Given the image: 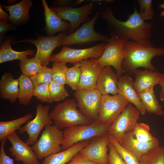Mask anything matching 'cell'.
Here are the masks:
<instances>
[{
	"mask_svg": "<svg viewBox=\"0 0 164 164\" xmlns=\"http://www.w3.org/2000/svg\"><path fill=\"white\" fill-rule=\"evenodd\" d=\"M140 7L139 14L145 21L151 20L153 17L154 14L152 0H137Z\"/></svg>",
	"mask_w": 164,
	"mask_h": 164,
	"instance_id": "obj_39",
	"label": "cell"
},
{
	"mask_svg": "<svg viewBox=\"0 0 164 164\" xmlns=\"http://www.w3.org/2000/svg\"><path fill=\"white\" fill-rule=\"evenodd\" d=\"M108 44V42H104L84 49H73L63 46L59 53L52 55L50 62L74 64L82 60L90 58L97 59L102 55Z\"/></svg>",
	"mask_w": 164,
	"mask_h": 164,
	"instance_id": "obj_7",
	"label": "cell"
},
{
	"mask_svg": "<svg viewBox=\"0 0 164 164\" xmlns=\"http://www.w3.org/2000/svg\"><path fill=\"white\" fill-rule=\"evenodd\" d=\"M163 147H164V146H163Z\"/></svg>",
	"mask_w": 164,
	"mask_h": 164,
	"instance_id": "obj_50",
	"label": "cell"
},
{
	"mask_svg": "<svg viewBox=\"0 0 164 164\" xmlns=\"http://www.w3.org/2000/svg\"><path fill=\"white\" fill-rule=\"evenodd\" d=\"M19 164V163H18V164Z\"/></svg>",
	"mask_w": 164,
	"mask_h": 164,
	"instance_id": "obj_49",
	"label": "cell"
},
{
	"mask_svg": "<svg viewBox=\"0 0 164 164\" xmlns=\"http://www.w3.org/2000/svg\"><path fill=\"white\" fill-rule=\"evenodd\" d=\"M52 70V68L44 67L40 72L30 77L34 87L42 84H50L53 81Z\"/></svg>",
	"mask_w": 164,
	"mask_h": 164,
	"instance_id": "obj_37",
	"label": "cell"
},
{
	"mask_svg": "<svg viewBox=\"0 0 164 164\" xmlns=\"http://www.w3.org/2000/svg\"><path fill=\"white\" fill-rule=\"evenodd\" d=\"M64 86L53 80L50 84L51 96L53 101L63 100L69 96L68 93Z\"/></svg>",
	"mask_w": 164,
	"mask_h": 164,
	"instance_id": "obj_36",
	"label": "cell"
},
{
	"mask_svg": "<svg viewBox=\"0 0 164 164\" xmlns=\"http://www.w3.org/2000/svg\"><path fill=\"white\" fill-rule=\"evenodd\" d=\"M81 73L80 62L67 68L66 73V84L73 90L76 91L78 90Z\"/></svg>",
	"mask_w": 164,
	"mask_h": 164,
	"instance_id": "obj_33",
	"label": "cell"
},
{
	"mask_svg": "<svg viewBox=\"0 0 164 164\" xmlns=\"http://www.w3.org/2000/svg\"><path fill=\"white\" fill-rule=\"evenodd\" d=\"M118 76L111 66L103 68L99 77L96 89L102 95L118 94Z\"/></svg>",
	"mask_w": 164,
	"mask_h": 164,
	"instance_id": "obj_21",
	"label": "cell"
},
{
	"mask_svg": "<svg viewBox=\"0 0 164 164\" xmlns=\"http://www.w3.org/2000/svg\"><path fill=\"white\" fill-rule=\"evenodd\" d=\"M100 13V11L97 12L89 21L83 23L81 26L74 32L68 34L62 40L58 47L91 44L98 41L108 43L109 38L96 32L94 29Z\"/></svg>",
	"mask_w": 164,
	"mask_h": 164,
	"instance_id": "obj_5",
	"label": "cell"
},
{
	"mask_svg": "<svg viewBox=\"0 0 164 164\" xmlns=\"http://www.w3.org/2000/svg\"><path fill=\"white\" fill-rule=\"evenodd\" d=\"M130 103L121 95H102L97 123L106 125L112 124Z\"/></svg>",
	"mask_w": 164,
	"mask_h": 164,
	"instance_id": "obj_10",
	"label": "cell"
},
{
	"mask_svg": "<svg viewBox=\"0 0 164 164\" xmlns=\"http://www.w3.org/2000/svg\"><path fill=\"white\" fill-rule=\"evenodd\" d=\"M134 74L135 79L133 86L138 93L150 90L153 88L155 85L159 84V72L147 69L137 70Z\"/></svg>",
	"mask_w": 164,
	"mask_h": 164,
	"instance_id": "obj_23",
	"label": "cell"
},
{
	"mask_svg": "<svg viewBox=\"0 0 164 164\" xmlns=\"http://www.w3.org/2000/svg\"><path fill=\"white\" fill-rule=\"evenodd\" d=\"M108 136L109 142L114 145L126 164H140L138 159L132 154L124 148L114 137L108 134Z\"/></svg>",
	"mask_w": 164,
	"mask_h": 164,
	"instance_id": "obj_34",
	"label": "cell"
},
{
	"mask_svg": "<svg viewBox=\"0 0 164 164\" xmlns=\"http://www.w3.org/2000/svg\"><path fill=\"white\" fill-rule=\"evenodd\" d=\"M138 94L146 111L158 115L164 114V112L156 98L153 88L138 93Z\"/></svg>",
	"mask_w": 164,
	"mask_h": 164,
	"instance_id": "obj_28",
	"label": "cell"
},
{
	"mask_svg": "<svg viewBox=\"0 0 164 164\" xmlns=\"http://www.w3.org/2000/svg\"><path fill=\"white\" fill-rule=\"evenodd\" d=\"M32 5V0H22L13 5L1 6L9 12L8 22L14 25H20L29 20V10Z\"/></svg>",
	"mask_w": 164,
	"mask_h": 164,
	"instance_id": "obj_22",
	"label": "cell"
},
{
	"mask_svg": "<svg viewBox=\"0 0 164 164\" xmlns=\"http://www.w3.org/2000/svg\"><path fill=\"white\" fill-rule=\"evenodd\" d=\"M78 107L85 116L96 121L98 117L102 95L97 89L78 90L74 94Z\"/></svg>",
	"mask_w": 164,
	"mask_h": 164,
	"instance_id": "obj_12",
	"label": "cell"
},
{
	"mask_svg": "<svg viewBox=\"0 0 164 164\" xmlns=\"http://www.w3.org/2000/svg\"><path fill=\"white\" fill-rule=\"evenodd\" d=\"M12 39L7 38L4 41L0 48V63L15 60H20L27 58L28 56L34 54L35 50H28L19 52L14 50L11 48V43Z\"/></svg>",
	"mask_w": 164,
	"mask_h": 164,
	"instance_id": "obj_26",
	"label": "cell"
},
{
	"mask_svg": "<svg viewBox=\"0 0 164 164\" xmlns=\"http://www.w3.org/2000/svg\"><path fill=\"white\" fill-rule=\"evenodd\" d=\"M90 143L86 141L78 143L61 152L52 154L45 158L40 164H66Z\"/></svg>",
	"mask_w": 164,
	"mask_h": 164,
	"instance_id": "obj_24",
	"label": "cell"
},
{
	"mask_svg": "<svg viewBox=\"0 0 164 164\" xmlns=\"http://www.w3.org/2000/svg\"><path fill=\"white\" fill-rule=\"evenodd\" d=\"M75 1L73 0H55L52 1L53 7L61 8L71 6Z\"/></svg>",
	"mask_w": 164,
	"mask_h": 164,
	"instance_id": "obj_44",
	"label": "cell"
},
{
	"mask_svg": "<svg viewBox=\"0 0 164 164\" xmlns=\"http://www.w3.org/2000/svg\"><path fill=\"white\" fill-rule=\"evenodd\" d=\"M108 147L109 150L108 157V164H126L114 145L110 142Z\"/></svg>",
	"mask_w": 164,
	"mask_h": 164,
	"instance_id": "obj_40",
	"label": "cell"
},
{
	"mask_svg": "<svg viewBox=\"0 0 164 164\" xmlns=\"http://www.w3.org/2000/svg\"><path fill=\"white\" fill-rule=\"evenodd\" d=\"M30 113L19 118L8 121L0 122V141L6 138L17 129H19L23 124L27 123L32 118Z\"/></svg>",
	"mask_w": 164,
	"mask_h": 164,
	"instance_id": "obj_29",
	"label": "cell"
},
{
	"mask_svg": "<svg viewBox=\"0 0 164 164\" xmlns=\"http://www.w3.org/2000/svg\"><path fill=\"white\" fill-rule=\"evenodd\" d=\"M159 7L164 9V3L160 4H159ZM160 15L161 17H164V10L161 12Z\"/></svg>",
	"mask_w": 164,
	"mask_h": 164,
	"instance_id": "obj_47",
	"label": "cell"
},
{
	"mask_svg": "<svg viewBox=\"0 0 164 164\" xmlns=\"http://www.w3.org/2000/svg\"><path fill=\"white\" fill-rule=\"evenodd\" d=\"M9 15L5 12L2 9L1 5L0 6V20L8 21Z\"/></svg>",
	"mask_w": 164,
	"mask_h": 164,
	"instance_id": "obj_46",
	"label": "cell"
},
{
	"mask_svg": "<svg viewBox=\"0 0 164 164\" xmlns=\"http://www.w3.org/2000/svg\"><path fill=\"white\" fill-rule=\"evenodd\" d=\"M7 137L2 140L0 149V164H14V160L5 153L4 147Z\"/></svg>",
	"mask_w": 164,
	"mask_h": 164,
	"instance_id": "obj_41",
	"label": "cell"
},
{
	"mask_svg": "<svg viewBox=\"0 0 164 164\" xmlns=\"http://www.w3.org/2000/svg\"><path fill=\"white\" fill-rule=\"evenodd\" d=\"M18 98L19 103L25 106L29 105L33 96L34 86L30 77L22 74L19 77Z\"/></svg>",
	"mask_w": 164,
	"mask_h": 164,
	"instance_id": "obj_27",
	"label": "cell"
},
{
	"mask_svg": "<svg viewBox=\"0 0 164 164\" xmlns=\"http://www.w3.org/2000/svg\"><path fill=\"white\" fill-rule=\"evenodd\" d=\"M66 63L54 62L52 68V76L53 80L64 86L67 84L66 73L67 68Z\"/></svg>",
	"mask_w": 164,
	"mask_h": 164,
	"instance_id": "obj_35",
	"label": "cell"
},
{
	"mask_svg": "<svg viewBox=\"0 0 164 164\" xmlns=\"http://www.w3.org/2000/svg\"><path fill=\"white\" fill-rule=\"evenodd\" d=\"M19 66L22 73L29 77L40 72L43 67L39 59L35 56L20 60Z\"/></svg>",
	"mask_w": 164,
	"mask_h": 164,
	"instance_id": "obj_30",
	"label": "cell"
},
{
	"mask_svg": "<svg viewBox=\"0 0 164 164\" xmlns=\"http://www.w3.org/2000/svg\"><path fill=\"white\" fill-rule=\"evenodd\" d=\"M108 134L94 139L79 152L86 159L97 164H108Z\"/></svg>",
	"mask_w": 164,
	"mask_h": 164,
	"instance_id": "obj_15",
	"label": "cell"
},
{
	"mask_svg": "<svg viewBox=\"0 0 164 164\" xmlns=\"http://www.w3.org/2000/svg\"><path fill=\"white\" fill-rule=\"evenodd\" d=\"M50 8L55 12L62 20L70 22L71 27L68 34H70L78 29L81 24L90 19L89 16L93 9V3L85 4L78 7L51 6Z\"/></svg>",
	"mask_w": 164,
	"mask_h": 164,
	"instance_id": "obj_14",
	"label": "cell"
},
{
	"mask_svg": "<svg viewBox=\"0 0 164 164\" xmlns=\"http://www.w3.org/2000/svg\"><path fill=\"white\" fill-rule=\"evenodd\" d=\"M80 63L81 73L78 90L96 89L97 81L103 68L94 59L82 60Z\"/></svg>",
	"mask_w": 164,
	"mask_h": 164,
	"instance_id": "obj_17",
	"label": "cell"
},
{
	"mask_svg": "<svg viewBox=\"0 0 164 164\" xmlns=\"http://www.w3.org/2000/svg\"><path fill=\"white\" fill-rule=\"evenodd\" d=\"M19 79L14 78L12 74L6 72L0 80V97L2 99L9 100L11 103L18 97Z\"/></svg>",
	"mask_w": 164,
	"mask_h": 164,
	"instance_id": "obj_25",
	"label": "cell"
},
{
	"mask_svg": "<svg viewBox=\"0 0 164 164\" xmlns=\"http://www.w3.org/2000/svg\"><path fill=\"white\" fill-rule=\"evenodd\" d=\"M123 48L126 56L122 61V67L127 75L134 74L139 67L157 71L151 60L155 56L164 55V47H154L149 39L137 42L128 41Z\"/></svg>",
	"mask_w": 164,
	"mask_h": 164,
	"instance_id": "obj_2",
	"label": "cell"
},
{
	"mask_svg": "<svg viewBox=\"0 0 164 164\" xmlns=\"http://www.w3.org/2000/svg\"><path fill=\"white\" fill-rule=\"evenodd\" d=\"M109 126L93 122L89 125H78L64 128L62 150H65L80 142L107 135Z\"/></svg>",
	"mask_w": 164,
	"mask_h": 164,
	"instance_id": "obj_4",
	"label": "cell"
},
{
	"mask_svg": "<svg viewBox=\"0 0 164 164\" xmlns=\"http://www.w3.org/2000/svg\"><path fill=\"white\" fill-rule=\"evenodd\" d=\"M7 137L12 145L9 150L16 161L22 164H40L32 148L21 140L15 131Z\"/></svg>",
	"mask_w": 164,
	"mask_h": 164,
	"instance_id": "obj_16",
	"label": "cell"
},
{
	"mask_svg": "<svg viewBox=\"0 0 164 164\" xmlns=\"http://www.w3.org/2000/svg\"><path fill=\"white\" fill-rule=\"evenodd\" d=\"M100 16L106 22L110 36L136 42L149 40L151 36V24L145 22L135 7L125 21L115 18L112 10L108 7L100 11Z\"/></svg>",
	"mask_w": 164,
	"mask_h": 164,
	"instance_id": "obj_1",
	"label": "cell"
},
{
	"mask_svg": "<svg viewBox=\"0 0 164 164\" xmlns=\"http://www.w3.org/2000/svg\"><path fill=\"white\" fill-rule=\"evenodd\" d=\"M50 106L38 104L36 107V115L32 120L29 121L19 129L20 134L26 132L29 136L26 142L29 145H33L37 141L38 136L44 127L53 123L50 116Z\"/></svg>",
	"mask_w": 164,
	"mask_h": 164,
	"instance_id": "obj_11",
	"label": "cell"
},
{
	"mask_svg": "<svg viewBox=\"0 0 164 164\" xmlns=\"http://www.w3.org/2000/svg\"><path fill=\"white\" fill-rule=\"evenodd\" d=\"M15 29L14 25L8 21L0 20V38L2 41L5 33L8 31Z\"/></svg>",
	"mask_w": 164,
	"mask_h": 164,
	"instance_id": "obj_42",
	"label": "cell"
},
{
	"mask_svg": "<svg viewBox=\"0 0 164 164\" xmlns=\"http://www.w3.org/2000/svg\"><path fill=\"white\" fill-rule=\"evenodd\" d=\"M121 145L139 161L144 154L150 149L159 146V139L148 142L140 141L136 139L133 132H132L125 134Z\"/></svg>",
	"mask_w": 164,
	"mask_h": 164,
	"instance_id": "obj_20",
	"label": "cell"
},
{
	"mask_svg": "<svg viewBox=\"0 0 164 164\" xmlns=\"http://www.w3.org/2000/svg\"><path fill=\"white\" fill-rule=\"evenodd\" d=\"M54 125L59 129L89 125L94 121L78 109L75 99H68L58 104L50 113Z\"/></svg>",
	"mask_w": 164,
	"mask_h": 164,
	"instance_id": "obj_3",
	"label": "cell"
},
{
	"mask_svg": "<svg viewBox=\"0 0 164 164\" xmlns=\"http://www.w3.org/2000/svg\"><path fill=\"white\" fill-rule=\"evenodd\" d=\"M159 84L161 87L159 98L161 101H164V74L159 73Z\"/></svg>",
	"mask_w": 164,
	"mask_h": 164,
	"instance_id": "obj_45",
	"label": "cell"
},
{
	"mask_svg": "<svg viewBox=\"0 0 164 164\" xmlns=\"http://www.w3.org/2000/svg\"><path fill=\"white\" fill-rule=\"evenodd\" d=\"M49 85L50 84H42L35 86L33 96L42 102L52 104L53 101L51 97Z\"/></svg>",
	"mask_w": 164,
	"mask_h": 164,
	"instance_id": "obj_38",
	"label": "cell"
},
{
	"mask_svg": "<svg viewBox=\"0 0 164 164\" xmlns=\"http://www.w3.org/2000/svg\"><path fill=\"white\" fill-rule=\"evenodd\" d=\"M150 128L148 125L143 123H137L135 127L133 133L137 140L143 142H148L158 139L150 132Z\"/></svg>",
	"mask_w": 164,
	"mask_h": 164,
	"instance_id": "obj_32",
	"label": "cell"
},
{
	"mask_svg": "<svg viewBox=\"0 0 164 164\" xmlns=\"http://www.w3.org/2000/svg\"><path fill=\"white\" fill-rule=\"evenodd\" d=\"M133 78L128 75L119 78L118 94L122 96L129 103L133 104L140 114L144 115L146 111L138 93L133 87Z\"/></svg>",
	"mask_w": 164,
	"mask_h": 164,
	"instance_id": "obj_18",
	"label": "cell"
},
{
	"mask_svg": "<svg viewBox=\"0 0 164 164\" xmlns=\"http://www.w3.org/2000/svg\"><path fill=\"white\" fill-rule=\"evenodd\" d=\"M84 0H77L75 1L73 5L74 6H77L80 4Z\"/></svg>",
	"mask_w": 164,
	"mask_h": 164,
	"instance_id": "obj_48",
	"label": "cell"
},
{
	"mask_svg": "<svg viewBox=\"0 0 164 164\" xmlns=\"http://www.w3.org/2000/svg\"><path fill=\"white\" fill-rule=\"evenodd\" d=\"M127 41L115 36H111L102 55L98 59H95L102 68L108 66L113 67L117 71L119 78L125 73L121 64L126 56L124 45Z\"/></svg>",
	"mask_w": 164,
	"mask_h": 164,
	"instance_id": "obj_8",
	"label": "cell"
},
{
	"mask_svg": "<svg viewBox=\"0 0 164 164\" xmlns=\"http://www.w3.org/2000/svg\"><path fill=\"white\" fill-rule=\"evenodd\" d=\"M68 34V32H61L53 36H39L36 39H25L13 43V44L22 42H26L34 44L37 50L35 57L38 58L41 66L47 67L50 62L52 53L55 49L58 46L62 40Z\"/></svg>",
	"mask_w": 164,
	"mask_h": 164,
	"instance_id": "obj_13",
	"label": "cell"
},
{
	"mask_svg": "<svg viewBox=\"0 0 164 164\" xmlns=\"http://www.w3.org/2000/svg\"><path fill=\"white\" fill-rule=\"evenodd\" d=\"M44 128L40 138L32 147L39 160L62 150L63 131L54 125H46Z\"/></svg>",
	"mask_w": 164,
	"mask_h": 164,
	"instance_id": "obj_6",
	"label": "cell"
},
{
	"mask_svg": "<svg viewBox=\"0 0 164 164\" xmlns=\"http://www.w3.org/2000/svg\"><path fill=\"white\" fill-rule=\"evenodd\" d=\"M66 164H97L85 158L79 152Z\"/></svg>",
	"mask_w": 164,
	"mask_h": 164,
	"instance_id": "obj_43",
	"label": "cell"
},
{
	"mask_svg": "<svg viewBox=\"0 0 164 164\" xmlns=\"http://www.w3.org/2000/svg\"><path fill=\"white\" fill-rule=\"evenodd\" d=\"M45 16V31L48 36H53L56 32H69L71 25L70 22L63 21L57 13L49 8L45 0H42Z\"/></svg>",
	"mask_w": 164,
	"mask_h": 164,
	"instance_id": "obj_19",
	"label": "cell"
},
{
	"mask_svg": "<svg viewBox=\"0 0 164 164\" xmlns=\"http://www.w3.org/2000/svg\"><path fill=\"white\" fill-rule=\"evenodd\" d=\"M140 164H164V148L159 146L149 150L142 155Z\"/></svg>",
	"mask_w": 164,
	"mask_h": 164,
	"instance_id": "obj_31",
	"label": "cell"
},
{
	"mask_svg": "<svg viewBox=\"0 0 164 164\" xmlns=\"http://www.w3.org/2000/svg\"><path fill=\"white\" fill-rule=\"evenodd\" d=\"M140 114V111L130 103L109 125L108 133L114 137L121 144L125 134L133 132Z\"/></svg>",
	"mask_w": 164,
	"mask_h": 164,
	"instance_id": "obj_9",
	"label": "cell"
}]
</instances>
